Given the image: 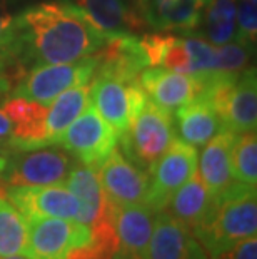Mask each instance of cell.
Wrapping results in <instances>:
<instances>
[{
	"label": "cell",
	"instance_id": "obj_1",
	"mask_svg": "<svg viewBox=\"0 0 257 259\" xmlns=\"http://www.w3.org/2000/svg\"><path fill=\"white\" fill-rule=\"evenodd\" d=\"M17 24L24 65L32 67L77 62L95 56L107 40L74 4L64 0L32 5L17 15Z\"/></svg>",
	"mask_w": 257,
	"mask_h": 259
},
{
	"label": "cell",
	"instance_id": "obj_2",
	"mask_svg": "<svg viewBox=\"0 0 257 259\" xmlns=\"http://www.w3.org/2000/svg\"><path fill=\"white\" fill-rule=\"evenodd\" d=\"M192 233L209 259L240 239L257 234L255 187L237 184L214 197L209 214Z\"/></svg>",
	"mask_w": 257,
	"mask_h": 259
},
{
	"label": "cell",
	"instance_id": "obj_3",
	"mask_svg": "<svg viewBox=\"0 0 257 259\" xmlns=\"http://www.w3.org/2000/svg\"><path fill=\"white\" fill-rule=\"evenodd\" d=\"M200 96L214 109L222 129L234 134L255 131L257 125V80L255 67L240 74H205L197 77Z\"/></svg>",
	"mask_w": 257,
	"mask_h": 259
},
{
	"label": "cell",
	"instance_id": "obj_4",
	"mask_svg": "<svg viewBox=\"0 0 257 259\" xmlns=\"http://www.w3.org/2000/svg\"><path fill=\"white\" fill-rule=\"evenodd\" d=\"M74 162V157L57 144L9 149L0 169V194L5 187L64 184Z\"/></svg>",
	"mask_w": 257,
	"mask_h": 259
},
{
	"label": "cell",
	"instance_id": "obj_5",
	"mask_svg": "<svg viewBox=\"0 0 257 259\" xmlns=\"http://www.w3.org/2000/svg\"><path fill=\"white\" fill-rule=\"evenodd\" d=\"M174 139L171 112L147 101L122 139V152L135 166L150 174L159 157Z\"/></svg>",
	"mask_w": 257,
	"mask_h": 259
},
{
	"label": "cell",
	"instance_id": "obj_6",
	"mask_svg": "<svg viewBox=\"0 0 257 259\" xmlns=\"http://www.w3.org/2000/svg\"><path fill=\"white\" fill-rule=\"evenodd\" d=\"M97 70V56L80 59L70 64L35 65L22 75L10 96H20L48 106L59 94L70 87L89 84Z\"/></svg>",
	"mask_w": 257,
	"mask_h": 259
},
{
	"label": "cell",
	"instance_id": "obj_7",
	"mask_svg": "<svg viewBox=\"0 0 257 259\" xmlns=\"http://www.w3.org/2000/svg\"><path fill=\"white\" fill-rule=\"evenodd\" d=\"M90 84L92 106L100 117L116 131L119 139L127 134L132 120L144 107L147 96L137 80L122 82L114 77L94 74Z\"/></svg>",
	"mask_w": 257,
	"mask_h": 259
},
{
	"label": "cell",
	"instance_id": "obj_8",
	"mask_svg": "<svg viewBox=\"0 0 257 259\" xmlns=\"http://www.w3.org/2000/svg\"><path fill=\"white\" fill-rule=\"evenodd\" d=\"M25 256L30 259H67L92 238L87 224L62 218H29Z\"/></svg>",
	"mask_w": 257,
	"mask_h": 259
},
{
	"label": "cell",
	"instance_id": "obj_9",
	"mask_svg": "<svg viewBox=\"0 0 257 259\" xmlns=\"http://www.w3.org/2000/svg\"><path fill=\"white\" fill-rule=\"evenodd\" d=\"M117 142L116 131L100 117L94 106H87L56 144L62 146L79 162L97 170L117 147Z\"/></svg>",
	"mask_w": 257,
	"mask_h": 259
},
{
	"label": "cell",
	"instance_id": "obj_10",
	"mask_svg": "<svg viewBox=\"0 0 257 259\" xmlns=\"http://www.w3.org/2000/svg\"><path fill=\"white\" fill-rule=\"evenodd\" d=\"M197 147L174 137L150 170L152 181L145 197L147 206L156 212L164 211L174 192L197 172Z\"/></svg>",
	"mask_w": 257,
	"mask_h": 259
},
{
	"label": "cell",
	"instance_id": "obj_11",
	"mask_svg": "<svg viewBox=\"0 0 257 259\" xmlns=\"http://www.w3.org/2000/svg\"><path fill=\"white\" fill-rule=\"evenodd\" d=\"M2 196L17 207L25 219L29 218H62L79 221L80 202L62 184L5 187Z\"/></svg>",
	"mask_w": 257,
	"mask_h": 259
},
{
	"label": "cell",
	"instance_id": "obj_12",
	"mask_svg": "<svg viewBox=\"0 0 257 259\" xmlns=\"http://www.w3.org/2000/svg\"><path fill=\"white\" fill-rule=\"evenodd\" d=\"M102 191L112 206L145 204L150 178L145 170L130 162L116 147L97 169Z\"/></svg>",
	"mask_w": 257,
	"mask_h": 259
},
{
	"label": "cell",
	"instance_id": "obj_13",
	"mask_svg": "<svg viewBox=\"0 0 257 259\" xmlns=\"http://www.w3.org/2000/svg\"><path fill=\"white\" fill-rule=\"evenodd\" d=\"M119 247L112 259H147L156 211L147 204L112 206Z\"/></svg>",
	"mask_w": 257,
	"mask_h": 259
},
{
	"label": "cell",
	"instance_id": "obj_14",
	"mask_svg": "<svg viewBox=\"0 0 257 259\" xmlns=\"http://www.w3.org/2000/svg\"><path fill=\"white\" fill-rule=\"evenodd\" d=\"M147 259H209L187 226L167 211L156 212Z\"/></svg>",
	"mask_w": 257,
	"mask_h": 259
},
{
	"label": "cell",
	"instance_id": "obj_15",
	"mask_svg": "<svg viewBox=\"0 0 257 259\" xmlns=\"http://www.w3.org/2000/svg\"><path fill=\"white\" fill-rule=\"evenodd\" d=\"M137 79L149 101L169 112L197 99L202 91L197 77L161 67L144 69Z\"/></svg>",
	"mask_w": 257,
	"mask_h": 259
},
{
	"label": "cell",
	"instance_id": "obj_16",
	"mask_svg": "<svg viewBox=\"0 0 257 259\" xmlns=\"http://www.w3.org/2000/svg\"><path fill=\"white\" fill-rule=\"evenodd\" d=\"M74 5L107 37L137 34L147 25L140 9L130 0H74Z\"/></svg>",
	"mask_w": 257,
	"mask_h": 259
},
{
	"label": "cell",
	"instance_id": "obj_17",
	"mask_svg": "<svg viewBox=\"0 0 257 259\" xmlns=\"http://www.w3.org/2000/svg\"><path fill=\"white\" fill-rule=\"evenodd\" d=\"M95 74L109 75L122 82L137 80L139 74L149 67L139 37L134 34H119L107 37L106 44L95 54Z\"/></svg>",
	"mask_w": 257,
	"mask_h": 259
},
{
	"label": "cell",
	"instance_id": "obj_18",
	"mask_svg": "<svg viewBox=\"0 0 257 259\" xmlns=\"http://www.w3.org/2000/svg\"><path fill=\"white\" fill-rule=\"evenodd\" d=\"M2 111L12 122V136L7 142V151L48 146L45 137V106L20 96H10V99L4 101Z\"/></svg>",
	"mask_w": 257,
	"mask_h": 259
},
{
	"label": "cell",
	"instance_id": "obj_19",
	"mask_svg": "<svg viewBox=\"0 0 257 259\" xmlns=\"http://www.w3.org/2000/svg\"><path fill=\"white\" fill-rule=\"evenodd\" d=\"M236 136L237 134L226 129L219 131L207 144H204L200 157L197 159V174L214 197L240 184L234 179L231 164V151Z\"/></svg>",
	"mask_w": 257,
	"mask_h": 259
},
{
	"label": "cell",
	"instance_id": "obj_20",
	"mask_svg": "<svg viewBox=\"0 0 257 259\" xmlns=\"http://www.w3.org/2000/svg\"><path fill=\"white\" fill-rule=\"evenodd\" d=\"M209 0H147L142 7L145 24L157 30L192 34L200 25Z\"/></svg>",
	"mask_w": 257,
	"mask_h": 259
},
{
	"label": "cell",
	"instance_id": "obj_21",
	"mask_svg": "<svg viewBox=\"0 0 257 259\" xmlns=\"http://www.w3.org/2000/svg\"><path fill=\"white\" fill-rule=\"evenodd\" d=\"M65 184H67L65 187L80 202L82 209L79 223L92 226L112 214V204L104 194L95 169L82 162H74L67 179H65Z\"/></svg>",
	"mask_w": 257,
	"mask_h": 259
},
{
	"label": "cell",
	"instance_id": "obj_22",
	"mask_svg": "<svg viewBox=\"0 0 257 259\" xmlns=\"http://www.w3.org/2000/svg\"><path fill=\"white\" fill-rule=\"evenodd\" d=\"M212 204H214V196L207 189L200 176L195 172L187 183L174 192L164 211L194 231V228H197L209 214Z\"/></svg>",
	"mask_w": 257,
	"mask_h": 259
},
{
	"label": "cell",
	"instance_id": "obj_23",
	"mask_svg": "<svg viewBox=\"0 0 257 259\" xmlns=\"http://www.w3.org/2000/svg\"><path fill=\"white\" fill-rule=\"evenodd\" d=\"M176 124L180 139L194 147L207 144L219 131H222L219 115L202 97L177 109Z\"/></svg>",
	"mask_w": 257,
	"mask_h": 259
},
{
	"label": "cell",
	"instance_id": "obj_24",
	"mask_svg": "<svg viewBox=\"0 0 257 259\" xmlns=\"http://www.w3.org/2000/svg\"><path fill=\"white\" fill-rule=\"evenodd\" d=\"M89 94L90 82L70 87L50 102V109H47L45 115L47 144H56L64 131L84 112V109L89 106Z\"/></svg>",
	"mask_w": 257,
	"mask_h": 259
},
{
	"label": "cell",
	"instance_id": "obj_25",
	"mask_svg": "<svg viewBox=\"0 0 257 259\" xmlns=\"http://www.w3.org/2000/svg\"><path fill=\"white\" fill-rule=\"evenodd\" d=\"M25 72L24 46L17 17L10 14L7 0H0V75L9 77L17 84Z\"/></svg>",
	"mask_w": 257,
	"mask_h": 259
},
{
	"label": "cell",
	"instance_id": "obj_26",
	"mask_svg": "<svg viewBox=\"0 0 257 259\" xmlns=\"http://www.w3.org/2000/svg\"><path fill=\"white\" fill-rule=\"evenodd\" d=\"M204 35L212 46H224L236 40V0H209L200 20Z\"/></svg>",
	"mask_w": 257,
	"mask_h": 259
},
{
	"label": "cell",
	"instance_id": "obj_27",
	"mask_svg": "<svg viewBox=\"0 0 257 259\" xmlns=\"http://www.w3.org/2000/svg\"><path fill=\"white\" fill-rule=\"evenodd\" d=\"M27 221L12 202L0 194V257L25 252Z\"/></svg>",
	"mask_w": 257,
	"mask_h": 259
},
{
	"label": "cell",
	"instance_id": "obj_28",
	"mask_svg": "<svg viewBox=\"0 0 257 259\" xmlns=\"http://www.w3.org/2000/svg\"><path fill=\"white\" fill-rule=\"evenodd\" d=\"M232 174L237 183L255 187L257 184V136L255 131L236 136L231 151Z\"/></svg>",
	"mask_w": 257,
	"mask_h": 259
},
{
	"label": "cell",
	"instance_id": "obj_29",
	"mask_svg": "<svg viewBox=\"0 0 257 259\" xmlns=\"http://www.w3.org/2000/svg\"><path fill=\"white\" fill-rule=\"evenodd\" d=\"M250 46L240 40L229 42L217 47L216 65L212 74H240L249 69L250 64Z\"/></svg>",
	"mask_w": 257,
	"mask_h": 259
},
{
	"label": "cell",
	"instance_id": "obj_30",
	"mask_svg": "<svg viewBox=\"0 0 257 259\" xmlns=\"http://www.w3.org/2000/svg\"><path fill=\"white\" fill-rule=\"evenodd\" d=\"M236 40L254 46L257 37V0H236Z\"/></svg>",
	"mask_w": 257,
	"mask_h": 259
},
{
	"label": "cell",
	"instance_id": "obj_31",
	"mask_svg": "<svg viewBox=\"0 0 257 259\" xmlns=\"http://www.w3.org/2000/svg\"><path fill=\"white\" fill-rule=\"evenodd\" d=\"M211 259H257V238L249 236V238L240 239L227 251H222L219 254L212 256Z\"/></svg>",
	"mask_w": 257,
	"mask_h": 259
},
{
	"label": "cell",
	"instance_id": "obj_32",
	"mask_svg": "<svg viewBox=\"0 0 257 259\" xmlns=\"http://www.w3.org/2000/svg\"><path fill=\"white\" fill-rule=\"evenodd\" d=\"M10 136H12V122L7 117V114L0 109V146L7 149V142L10 141Z\"/></svg>",
	"mask_w": 257,
	"mask_h": 259
},
{
	"label": "cell",
	"instance_id": "obj_33",
	"mask_svg": "<svg viewBox=\"0 0 257 259\" xmlns=\"http://www.w3.org/2000/svg\"><path fill=\"white\" fill-rule=\"evenodd\" d=\"M5 154H7V149L0 146V169L4 167V162H5Z\"/></svg>",
	"mask_w": 257,
	"mask_h": 259
},
{
	"label": "cell",
	"instance_id": "obj_34",
	"mask_svg": "<svg viewBox=\"0 0 257 259\" xmlns=\"http://www.w3.org/2000/svg\"><path fill=\"white\" fill-rule=\"evenodd\" d=\"M132 2L137 5V7L140 9V12H142V7H144V4L147 2V0H132Z\"/></svg>",
	"mask_w": 257,
	"mask_h": 259
}]
</instances>
